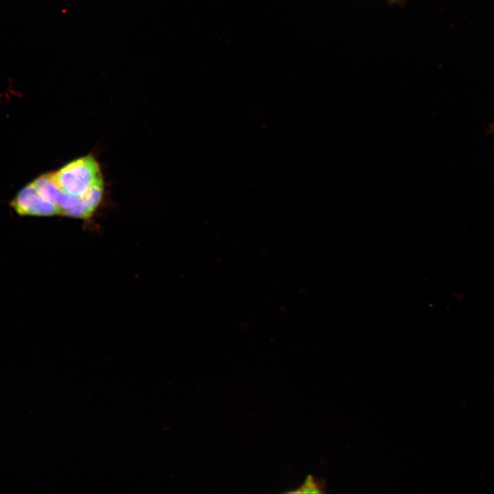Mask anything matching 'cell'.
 <instances>
[{
	"label": "cell",
	"mask_w": 494,
	"mask_h": 494,
	"mask_svg": "<svg viewBox=\"0 0 494 494\" xmlns=\"http://www.w3.org/2000/svg\"><path fill=\"white\" fill-rule=\"evenodd\" d=\"M51 176L63 191L78 197L104 183L99 164L92 154L72 160Z\"/></svg>",
	"instance_id": "cell-1"
},
{
	"label": "cell",
	"mask_w": 494,
	"mask_h": 494,
	"mask_svg": "<svg viewBox=\"0 0 494 494\" xmlns=\"http://www.w3.org/2000/svg\"><path fill=\"white\" fill-rule=\"evenodd\" d=\"M20 215L51 216L62 215L60 208L40 195L32 183L24 187L11 202Z\"/></svg>",
	"instance_id": "cell-2"
},
{
	"label": "cell",
	"mask_w": 494,
	"mask_h": 494,
	"mask_svg": "<svg viewBox=\"0 0 494 494\" xmlns=\"http://www.w3.org/2000/svg\"><path fill=\"white\" fill-rule=\"evenodd\" d=\"M323 492H325L324 482L316 480L312 475H308L304 483L299 488L289 493H321Z\"/></svg>",
	"instance_id": "cell-3"
},
{
	"label": "cell",
	"mask_w": 494,
	"mask_h": 494,
	"mask_svg": "<svg viewBox=\"0 0 494 494\" xmlns=\"http://www.w3.org/2000/svg\"><path fill=\"white\" fill-rule=\"evenodd\" d=\"M390 4L394 5H401V0H386Z\"/></svg>",
	"instance_id": "cell-4"
}]
</instances>
